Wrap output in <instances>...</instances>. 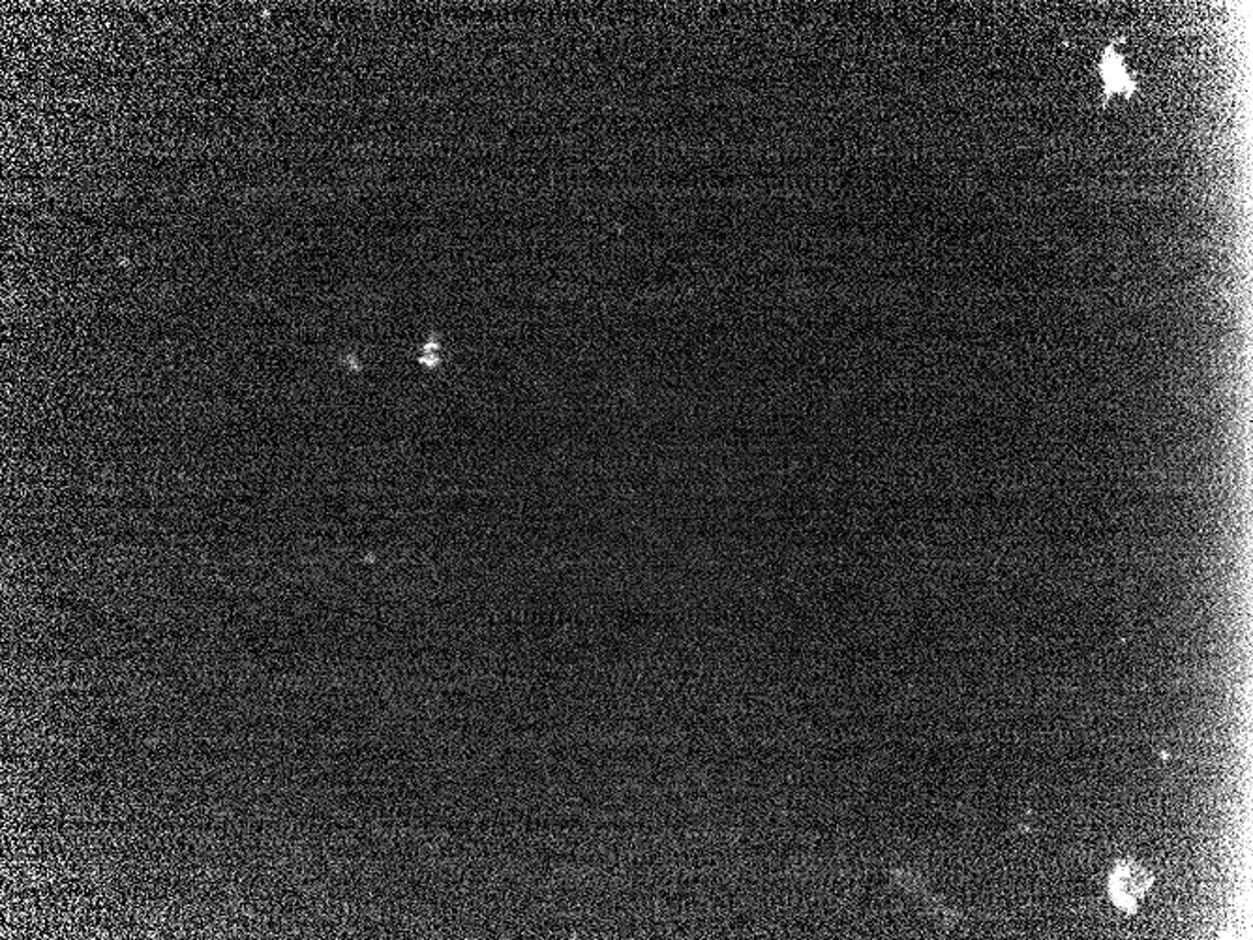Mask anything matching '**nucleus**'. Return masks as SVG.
Returning a JSON list of instances; mask_svg holds the SVG:
<instances>
[{
	"instance_id": "nucleus-1",
	"label": "nucleus",
	"mask_w": 1253,
	"mask_h": 940,
	"mask_svg": "<svg viewBox=\"0 0 1253 940\" xmlns=\"http://www.w3.org/2000/svg\"><path fill=\"white\" fill-rule=\"evenodd\" d=\"M1150 884H1152V876H1150L1149 871L1141 868L1138 862L1126 860V862L1118 863L1113 871L1111 879H1109V892H1111L1113 902L1118 908H1122L1126 913H1133V910H1138L1139 903L1143 902Z\"/></svg>"
},
{
	"instance_id": "nucleus-2",
	"label": "nucleus",
	"mask_w": 1253,
	"mask_h": 940,
	"mask_svg": "<svg viewBox=\"0 0 1253 940\" xmlns=\"http://www.w3.org/2000/svg\"><path fill=\"white\" fill-rule=\"evenodd\" d=\"M1099 76L1104 79V105L1109 104L1113 98L1120 97V94L1126 100H1130L1138 91V83H1136L1133 76L1128 72L1125 55L1118 52L1117 44H1111L1105 49L1102 63H1099Z\"/></svg>"
}]
</instances>
